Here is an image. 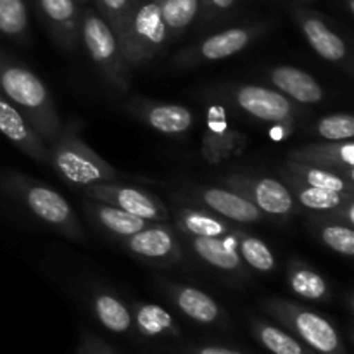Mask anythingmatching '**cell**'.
<instances>
[{
  "label": "cell",
  "instance_id": "obj_8",
  "mask_svg": "<svg viewBox=\"0 0 354 354\" xmlns=\"http://www.w3.org/2000/svg\"><path fill=\"white\" fill-rule=\"evenodd\" d=\"M83 194L88 199L99 201V203L111 204L114 207L135 214L142 220L152 221V223H165L169 220V211L162 201L152 196L151 192L138 187L120 185L116 182L95 183V185L83 187Z\"/></svg>",
  "mask_w": 354,
  "mask_h": 354
},
{
  "label": "cell",
  "instance_id": "obj_32",
  "mask_svg": "<svg viewBox=\"0 0 354 354\" xmlns=\"http://www.w3.org/2000/svg\"><path fill=\"white\" fill-rule=\"evenodd\" d=\"M239 256L244 263H248L252 270L263 273H270L275 270L277 259L275 254L272 252V249L258 237H252V235H244L241 234L237 244Z\"/></svg>",
  "mask_w": 354,
  "mask_h": 354
},
{
  "label": "cell",
  "instance_id": "obj_15",
  "mask_svg": "<svg viewBox=\"0 0 354 354\" xmlns=\"http://www.w3.org/2000/svg\"><path fill=\"white\" fill-rule=\"evenodd\" d=\"M244 145L245 138L228 124L223 107L218 104L211 106L207 111L206 131L203 137L204 159L211 165H218L242 152Z\"/></svg>",
  "mask_w": 354,
  "mask_h": 354
},
{
  "label": "cell",
  "instance_id": "obj_16",
  "mask_svg": "<svg viewBox=\"0 0 354 354\" xmlns=\"http://www.w3.org/2000/svg\"><path fill=\"white\" fill-rule=\"evenodd\" d=\"M128 111L133 113L152 130L168 135V137H178V135L189 131L194 124L192 111L180 104L135 99L128 102Z\"/></svg>",
  "mask_w": 354,
  "mask_h": 354
},
{
  "label": "cell",
  "instance_id": "obj_19",
  "mask_svg": "<svg viewBox=\"0 0 354 354\" xmlns=\"http://www.w3.org/2000/svg\"><path fill=\"white\" fill-rule=\"evenodd\" d=\"M40 14L62 48H73L80 40V14L76 0H37Z\"/></svg>",
  "mask_w": 354,
  "mask_h": 354
},
{
  "label": "cell",
  "instance_id": "obj_4",
  "mask_svg": "<svg viewBox=\"0 0 354 354\" xmlns=\"http://www.w3.org/2000/svg\"><path fill=\"white\" fill-rule=\"evenodd\" d=\"M48 165L54 166L66 182L76 187L116 182L121 178L116 168L100 158L75 130L69 128H62L61 135L48 145Z\"/></svg>",
  "mask_w": 354,
  "mask_h": 354
},
{
  "label": "cell",
  "instance_id": "obj_39",
  "mask_svg": "<svg viewBox=\"0 0 354 354\" xmlns=\"http://www.w3.org/2000/svg\"><path fill=\"white\" fill-rule=\"evenodd\" d=\"M86 0H76V3H85Z\"/></svg>",
  "mask_w": 354,
  "mask_h": 354
},
{
  "label": "cell",
  "instance_id": "obj_6",
  "mask_svg": "<svg viewBox=\"0 0 354 354\" xmlns=\"http://www.w3.org/2000/svg\"><path fill=\"white\" fill-rule=\"evenodd\" d=\"M168 30L161 12V0L138 3L120 48L131 69L151 61L168 44Z\"/></svg>",
  "mask_w": 354,
  "mask_h": 354
},
{
  "label": "cell",
  "instance_id": "obj_34",
  "mask_svg": "<svg viewBox=\"0 0 354 354\" xmlns=\"http://www.w3.org/2000/svg\"><path fill=\"white\" fill-rule=\"evenodd\" d=\"M322 242L337 254L353 258L354 256V230L344 223L335 221H324L318 228Z\"/></svg>",
  "mask_w": 354,
  "mask_h": 354
},
{
  "label": "cell",
  "instance_id": "obj_7",
  "mask_svg": "<svg viewBox=\"0 0 354 354\" xmlns=\"http://www.w3.org/2000/svg\"><path fill=\"white\" fill-rule=\"evenodd\" d=\"M270 23L244 24V26H232L223 31L204 38L199 44L180 50L173 57V64L178 68H194V66L206 64V62L221 61L225 57L239 54L245 47L258 40L261 35L268 31Z\"/></svg>",
  "mask_w": 354,
  "mask_h": 354
},
{
  "label": "cell",
  "instance_id": "obj_36",
  "mask_svg": "<svg viewBox=\"0 0 354 354\" xmlns=\"http://www.w3.org/2000/svg\"><path fill=\"white\" fill-rule=\"evenodd\" d=\"M239 0H203V7H201V21L203 23H211L220 17L227 16L232 10L237 7Z\"/></svg>",
  "mask_w": 354,
  "mask_h": 354
},
{
  "label": "cell",
  "instance_id": "obj_3",
  "mask_svg": "<svg viewBox=\"0 0 354 354\" xmlns=\"http://www.w3.org/2000/svg\"><path fill=\"white\" fill-rule=\"evenodd\" d=\"M263 311L279 322L280 327L296 335L301 342L318 354H349L341 332L324 315L306 306L272 297L261 303Z\"/></svg>",
  "mask_w": 354,
  "mask_h": 354
},
{
  "label": "cell",
  "instance_id": "obj_33",
  "mask_svg": "<svg viewBox=\"0 0 354 354\" xmlns=\"http://www.w3.org/2000/svg\"><path fill=\"white\" fill-rule=\"evenodd\" d=\"M102 17L107 21L111 30L118 38V44L123 40L131 16L138 6V0H97Z\"/></svg>",
  "mask_w": 354,
  "mask_h": 354
},
{
  "label": "cell",
  "instance_id": "obj_17",
  "mask_svg": "<svg viewBox=\"0 0 354 354\" xmlns=\"http://www.w3.org/2000/svg\"><path fill=\"white\" fill-rule=\"evenodd\" d=\"M287 159L304 162V165L327 168L342 173L349 180L354 178V144L353 140L341 142H318L304 145L289 152Z\"/></svg>",
  "mask_w": 354,
  "mask_h": 354
},
{
  "label": "cell",
  "instance_id": "obj_9",
  "mask_svg": "<svg viewBox=\"0 0 354 354\" xmlns=\"http://www.w3.org/2000/svg\"><path fill=\"white\" fill-rule=\"evenodd\" d=\"M230 97L242 113L265 123L290 127L297 116L296 102L279 90L259 85H239L232 88Z\"/></svg>",
  "mask_w": 354,
  "mask_h": 354
},
{
  "label": "cell",
  "instance_id": "obj_26",
  "mask_svg": "<svg viewBox=\"0 0 354 354\" xmlns=\"http://www.w3.org/2000/svg\"><path fill=\"white\" fill-rule=\"evenodd\" d=\"M86 211H88L90 216L93 218V221L100 228L121 239L130 237V235L137 234L142 228L147 227L149 223H152V221L142 220V218L135 216V214L127 213V211L120 209V207L99 203V201L86 204Z\"/></svg>",
  "mask_w": 354,
  "mask_h": 354
},
{
  "label": "cell",
  "instance_id": "obj_13",
  "mask_svg": "<svg viewBox=\"0 0 354 354\" xmlns=\"http://www.w3.org/2000/svg\"><path fill=\"white\" fill-rule=\"evenodd\" d=\"M292 16L296 17L304 38L310 44V47L325 61L335 62V64H344L349 62V48L344 38L335 33L327 21L318 14L310 12L306 9H297L294 7Z\"/></svg>",
  "mask_w": 354,
  "mask_h": 354
},
{
  "label": "cell",
  "instance_id": "obj_29",
  "mask_svg": "<svg viewBox=\"0 0 354 354\" xmlns=\"http://www.w3.org/2000/svg\"><path fill=\"white\" fill-rule=\"evenodd\" d=\"M176 225L182 232L190 237H225L234 232L225 220L218 218V214H211L207 211L189 209L183 207L176 214Z\"/></svg>",
  "mask_w": 354,
  "mask_h": 354
},
{
  "label": "cell",
  "instance_id": "obj_30",
  "mask_svg": "<svg viewBox=\"0 0 354 354\" xmlns=\"http://www.w3.org/2000/svg\"><path fill=\"white\" fill-rule=\"evenodd\" d=\"M203 0H161V12L169 40L185 33L199 17Z\"/></svg>",
  "mask_w": 354,
  "mask_h": 354
},
{
  "label": "cell",
  "instance_id": "obj_25",
  "mask_svg": "<svg viewBox=\"0 0 354 354\" xmlns=\"http://www.w3.org/2000/svg\"><path fill=\"white\" fill-rule=\"evenodd\" d=\"M287 282L296 296L315 303H328L332 299V287L320 272L301 261H290L287 270Z\"/></svg>",
  "mask_w": 354,
  "mask_h": 354
},
{
  "label": "cell",
  "instance_id": "obj_27",
  "mask_svg": "<svg viewBox=\"0 0 354 354\" xmlns=\"http://www.w3.org/2000/svg\"><path fill=\"white\" fill-rule=\"evenodd\" d=\"M92 311L104 328L113 334H130L133 330V315L131 310L111 292H97L92 297Z\"/></svg>",
  "mask_w": 354,
  "mask_h": 354
},
{
  "label": "cell",
  "instance_id": "obj_37",
  "mask_svg": "<svg viewBox=\"0 0 354 354\" xmlns=\"http://www.w3.org/2000/svg\"><path fill=\"white\" fill-rule=\"evenodd\" d=\"M78 354H116L113 351V348L106 344L102 339L95 337L92 334L83 335L82 346H80Z\"/></svg>",
  "mask_w": 354,
  "mask_h": 354
},
{
  "label": "cell",
  "instance_id": "obj_28",
  "mask_svg": "<svg viewBox=\"0 0 354 354\" xmlns=\"http://www.w3.org/2000/svg\"><path fill=\"white\" fill-rule=\"evenodd\" d=\"M282 169L310 187L334 190V192L342 194H354L353 180H349L342 173L332 171V169L327 168H318V166L304 165V162L292 161V159H287Z\"/></svg>",
  "mask_w": 354,
  "mask_h": 354
},
{
  "label": "cell",
  "instance_id": "obj_38",
  "mask_svg": "<svg viewBox=\"0 0 354 354\" xmlns=\"http://www.w3.org/2000/svg\"><path fill=\"white\" fill-rule=\"evenodd\" d=\"M187 354H248L245 351H239L234 348H225V346L216 344H204V346H194V348L187 349Z\"/></svg>",
  "mask_w": 354,
  "mask_h": 354
},
{
  "label": "cell",
  "instance_id": "obj_22",
  "mask_svg": "<svg viewBox=\"0 0 354 354\" xmlns=\"http://www.w3.org/2000/svg\"><path fill=\"white\" fill-rule=\"evenodd\" d=\"M241 232L234 230L225 237H192V249L204 263L221 272H241L242 259L237 244Z\"/></svg>",
  "mask_w": 354,
  "mask_h": 354
},
{
  "label": "cell",
  "instance_id": "obj_12",
  "mask_svg": "<svg viewBox=\"0 0 354 354\" xmlns=\"http://www.w3.org/2000/svg\"><path fill=\"white\" fill-rule=\"evenodd\" d=\"M123 244L131 254L149 261L169 265L182 259V245L175 232L161 223H149L137 234L124 237Z\"/></svg>",
  "mask_w": 354,
  "mask_h": 354
},
{
  "label": "cell",
  "instance_id": "obj_5",
  "mask_svg": "<svg viewBox=\"0 0 354 354\" xmlns=\"http://www.w3.org/2000/svg\"><path fill=\"white\" fill-rule=\"evenodd\" d=\"M80 40L104 80L120 92H127L131 85V68L121 54L116 35L107 21L86 9L80 19Z\"/></svg>",
  "mask_w": 354,
  "mask_h": 354
},
{
  "label": "cell",
  "instance_id": "obj_11",
  "mask_svg": "<svg viewBox=\"0 0 354 354\" xmlns=\"http://www.w3.org/2000/svg\"><path fill=\"white\" fill-rule=\"evenodd\" d=\"M280 175H282L283 183L289 187L292 197L296 199V204L318 213L320 218H324V221H335V223H344L353 227L354 194H342L310 187L294 178L287 171H283L282 168H280Z\"/></svg>",
  "mask_w": 354,
  "mask_h": 354
},
{
  "label": "cell",
  "instance_id": "obj_2",
  "mask_svg": "<svg viewBox=\"0 0 354 354\" xmlns=\"http://www.w3.org/2000/svg\"><path fill=\"white\" fill-rule=\"evenodd\" d=\"M2 187L9 196L19 201L37 220L48 225L59 234L73 241H83V227L73 211L71 204L59 192L44 183L31 180L19 173H7L2 176Z\"/></svg>",
  "mask_w": 354,
  "mask_h": 354
},
{
  "label": "cell",
  "instance_id": "obj_31",
  "mask_svg": "<svg viewBox=\"0 0 354 354\" xmlns=\"http://www.w3.org/2000/svg\"><path fill=\"white\" fill-rule=\"evenodd\" d=\"M0 35L12 40H26L30 16L24 0H0Z\"/></svg>",
  "mask_w": 354,
  "mask_h": 354
},
{
  "label": "cell",
  "instance_id": "obj_20",
  "mask_svg": "<svg viewBox=\"0 0 354 354\" xmlns=\"http://www.w3.org/2000/svg\"><path fill=\"white\" fill-rule=\"evenodd\" d=\"M201 201L214 211L218 216L227 218L228 221L237 223H258L265 218V213L254 206L249 199L230 189L221 187H204L199 192Z\"/></svg>",
  "mask_w": 354,
  "mask_h": 354
},
{
  "label": "cell",
  "instance_id": "obj_23",
  "mask_svg": "<svg viewBox=\"0 0 354 354\" xmlns=\"http://www.w3.org/2000/svg\"><path fill=\"white\" fill-rule=\"evenodd\" d=\"M133 328L145 339L161 341V339H178L182 335L178 324L168 310L154 303L135 304Z\"/></svg>",
  "mask_w": 354,
  "mask_h": 354
},
{
  "label": "cell",
  "instance_id": "obj_10",
  "mask_svg": "<svg viewBox=\"0 0 354 354\" xmlns=\"http://www.w3.org/2000/svg\"><path fill=\"white\" fill-rule=\"evenodd\" d=\"M227 189L251 201L258 209L273 216H289L296 211V199L283 182L266 176L230 175L223 178Z\"/></svg>",
  "mask_w": 354,
  "mask_h": 354
},
{
  "label": "cell",
  "instance_id": "obj_35",
  "mask_svg": "<svg viewBox=\"0 0 354 354\" xmlns=\"http://www.w3.org/2000/svg\"><path fill=\"white\" fill-rule=\"evenodd\" d=\"M317 135L327 142L353 140L354 137V116L349 113L328 114L318 120Z\"/></svg>",
  "mask_w": 354,
  "mask_h": 354
},
{
  "label": "cell",
  "instance_id": "obj_18",
  "mask_svg": "<svg viewBox=\"0 0 354 354\" xmlns=\"http://www.w3.org/2000/svg\"><path fill=\"white\" fill-rule=\"evenodd\" d=\"M168 296L176 310L199 325H220L225 320L223 308L216 299L194 286L169 283Z\"/></svg>",
  "mask_w": 354,
  "mask_h": 354
},
{
  "label": "cell",
  "instance_id": "obj_24",
  "mask_svg": "<svg viewBox=\"0 0 354 354\" xmlns=\"http://www.w3.org/2000/svg\"><path fill=\"white\" fill-rule=\"evenodd\" d=\"M251 334L270 354H318L289 330L261 318H251Z\"/></svg>",
  "mask_w": 354,
  "mask_h": 354
},
{
  "label": "cell",
  "instance_id": "obj_21",
  "mask_svg": "<svg viewBox=\"0 0 354 354\" xmlns=\"http://www.w3.org/2000/svg\"><path fill=\"white\" fill-rule=\"evenodd\" d=\"M268 78L280 93L297 104H318L325 95L315 76L294 66L272 68L268 71Z\"/></svg>",
  "mask_w": 354,
  "mask_h": 354
},
{
  "label": "cell",
  "instance_id": "obj_14",
  "mask_svg": "<svg viewBox=\"0 0 354 354\" xmlns=\"http://www.w3.org/2000/svg\"><path fill=\"white\" fill-rule=\"evenodd\" d=\"M0 133L37 162L48 165V144L28 123L19 109L0 93Z\"/></svg>",
  "mask_w": 354,
  "mask_h": 354
},
{
  "label": "cell",
  "instance_id": "obj_1",
  "mask_svg": "<svg viewBox=\"0 0 354 354\" xmlns=\"http://www.w3.org/2000/svg\"><path fill=\"white\" fill-rule=\"evenodd\" d=\"M0 93L17 107L48 145L61 135L62 124L54 97L41 78L0 50Z\"/></svg>",
  "mask_w": 354,
  "mask_h": 354
}]
</instances>
